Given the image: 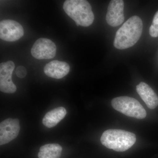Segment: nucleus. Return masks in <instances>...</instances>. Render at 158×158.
I'll return each instance as SVG.
<instances>
[{
    "instance_id": "obj_1",
    "label": "nucleus",
    "mask_w": 158,
    "mask_h": 158,
    "mask_svg": "<svg viewBox=\"0 0 158 158\" xmlns=\"http://www.w3.org/2000/svg\"><path fill=\"white\" fill-rule=\"evenodd\" d=\"M142 31V20L136 15L132 16L116 32L114 40V47L119 50L131 47L140 39Z\"/></svg>"
},
{
    "instance_id": "obj_2",
    "label": "nucleus",
    "mask_w": 158,
    "mask_h": 158,
    "mask_svg": "<svg viewBox=\"0 0 158 158\" xmlns=\"http://www.w3.org/2000/svg\"><path fill=\"white\" fill-rule=\"evenodd\" d=\"M63 9L77 26L88 27L94 21V15L90 3L85 0H66Z\"/></svg>"
},
{
    "instance_id": "obj_3",
    "label": "nucleus",
    "mask_w": 158,
    "mask_h": 158,
    "mask_svg": "<svg viewBox=\"0 0 158 158\" xmlns=\"http://www.w3.org/2000/svg\"><path fill=\"white\" fill-rule=\"evenodd\" d=\"M136 141L135 134L118 129L107 130L104 132L101 138V141L104 146L119 152L129 149Z\"/></svg>"
},
{
    "instance_id": "obj_4",
    "label": "nucleus",
    "mask_w": 158,
    "mask_h": 158,
    "mask_svg": "<svg viewBox=\"0 0 158 158\" xmlns=\"http://www.w3.org/2000/svg\"><path fill=\"white\" fill-rule=\"evenodd\" d=\"M115 110L130 117L143 119L147 116L146 110L135 99L127 96L115 98L111 102Z\"/></svg>"
},
{
    "instance_id": "obj_5",
    "label": "nucleus",
    "mask_w": 158,
    "mask_h": 158,
    "mask_svg": "<svg viewBox=\"0 0 158 158\" xmlns=\"http://www.w3.org/2000/svg\"><path fill=\"white\" fill-rule=\"evenodd\" d=\"M56 46L50 40L41 38L34 43L31 50V53L37 59H52L56 56Z\"/></svg>"
},
{
    "instance_id": "obj_6",
    "label": "nucleus",
    "mask_w": 158,
    "mask_h": 158,
    "mask_svg": "<svg viewBox=\"0 0 158 158\" xmlns=\"http://www.w3.org/2000/svg\"><path fill=\"white\" fill-rule=\"evenodd\" d=\"M23 35V28L17 22L4 20L0 23V38L2 40L14 42L21 38Z\"/></svg>"
},
{
    "instance_id": "obj_7",
    "label": "nucleus",
    "mask_w": 158,
    "mask_h": 158,
    "mask_svg": "<svg viewBox=\"0 0 158 158\" xmlns=\"http://www.w3.org/2000/svg\"><path fill=\"white\" fill-rule=\"evenodd\" d=\"M15 65L12 61L2 62L0 64V90L7 94L16 91V86L12 81V75Z\"/></svg>"
},
{
    "instance_id": "obj_8",
    "label": "nucleus",
    "mask_w": 158,
    "mask_h": 158,
    "mask_svg": "<svg viewBox=\"0 0 158 158\" xmlns=\"http://www.w3.org/2000/svg\"><path fill=\"white\" fill-rule=\"evenodd\" d=\"M20 131L19 121L17 118H9L0 124V144L9 143L18 135Z\"/></svg>"
},
{
    "instance_id": "obj_9",
    "label": "nucleus",
    "mask_w": 158,
    "mask_h": 158,
    "mask_svg": "<svg viewBox=\"0 0 158 158\" xmlns=\"http://www.w3.org/2000/svg\"><path fill=\"white\" fill-rule=\"evenodd\" d=\"M106 20L109 25L116 27L124 20V2L122 0H113L108 6Z\"/></svg>"
},
{
    "instance_id": "obj_10",
    "label": "nucleus",
    "mask_w": 158,
    "mask_h": 158,
    "mask_svg": "<svg viewBox=\"0 0 158 158\" xmlns=\"http://www.w3.org/2000/svg\"><path fill=\"white\" fill-rule=\"evenodd\" d=\"M70 67L68 63L58 60H54L47 63L44 69L45 74L53 78H62L68 74Z\"/></svg>"
},
{
    "instance_id": "obj_11",
    "label": "nucleus",
    "mask_w": 158,
    "mask_h": 158,
    "mask_svg": "<svg viewBox=\"0 0 158 158\" xmlns=\"http://www.w3.org/2000/svg\"><path fill=\"white\" fill-rule=\"evenodd\" d=\"M136 90L148 107L153 110L157 106L158 97L149 85L141 82L136 86Z\"/></svg>"
},
{
    "instance_id": "obj_12",
    "label": "nucleus",
    "mask_w": 158,
    "mask_h": 158,
    "mask_svg": "<svg viewBox=\"0 0 158 158\" xmlns=\"http://www.w3.org/2000/svg\"><path fill=\"white\" fill-rule=\"evenodd\" d=\"M67 111L65 108L60 107L48 112L43 119L42 123L47 127L56 126L66 116Z\"/></svg>"
},
{
    "instance_id": "obj_13",
    "label": "nucleus",
    "mask_w": 158,
    "mask_h": 158,
    "mask_svg": "<svg viewBox=\"0 0 158 158\" xmlns=\"http://www.w3.org/2000/svg\"><path fill=\"white\" fill-rule=\"evenodd\" d=\"M62 148L58 144H48L41 146L38 153L39 158H60Z\"/></svg>"
},
{
    "instance_id": "obj_14",
    "label": "nucleus",
    "mask_w": 158,
    "mask_h": 158,
    "mask_svg": "<svg viewBox=\"0 0 158 158\" xmlns=\"http://www.w3.org/2000/svg\"><path fill=\"white\" fill-rule=\"evenodd\" d=\"M149 34L152 37H158V11L155 15L152 24L150 27Z\"/></svg>"
},
{
    "instance_id": "obj_15",
    "label": "nucleus",
    "mask_w": 158,
    "mask_h": 158,
    "mask_svg": "<svg viewBox=\"0 0 158 158\" xmlns=\"http://www.w3.org/2000/svg\"><path fill=\"white\" fill-rule=\"evenodd\" d=\"M16 75L18 77L20 78H24L27 75V72L26 68L24 66H18L16 69Z\"/></svg>"
}]
</instances>
